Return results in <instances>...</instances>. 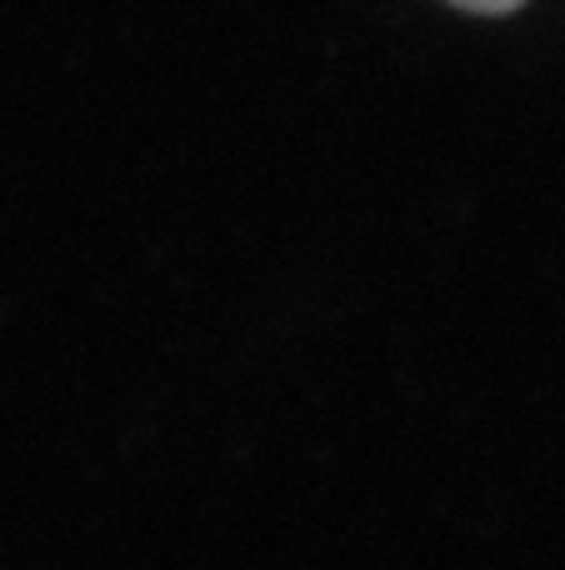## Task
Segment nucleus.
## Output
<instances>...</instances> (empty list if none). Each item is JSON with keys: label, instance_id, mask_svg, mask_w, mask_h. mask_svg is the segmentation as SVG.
Instances as JSON below:
<instances>
[{"label": "nucleus", "instance_id": "obj_1", "mask_svg": "<svg viewBox=\"0 0 565 570\" xmlns=\"http://www.w3.org/2000/svg\"><path fill=\"white\" fill-rule=\"evenodd\" d=\"M460 10H476V16H506V10H521L526 0H450Z\"/></svg>", "mask_w": 565, "mask_h": 570}]
</instances>
